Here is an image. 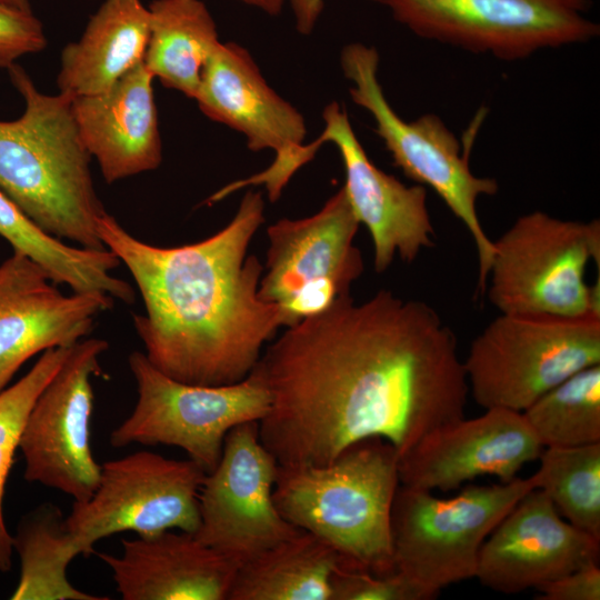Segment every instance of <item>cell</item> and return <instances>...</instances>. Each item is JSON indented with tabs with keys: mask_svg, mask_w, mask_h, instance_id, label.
I'll return each instance as SVG.
<instances>
[{
	"mask_svg": "<svg viewBox=\"0 0 600 600\" xmlns=\"http://www.w3.org/2000/svg\"><path fill=\"white\" fill-rule=\"evenodd\" d=\"M270 406L259 421L279 466H321L369 438L399 457L464 417L469 387L456 334L428 303L379 290L286 328L252 369Z\"/></svg>",
	"mask_w": 600,
	"mask_h": 600,
	"instance_id": "6da1fadb",
	"label": "cell"
},
{
	"mask_svg": "<svg viewBox=\"0 0 600 600\" xmlns=\"http://www.w3.org/2000/svg\"><path fill=\"white\" fill-rule=\"evenodd\" d=\"M263 221V197L253 190L224 228L179 247L141 241L102 216L100 239L138 287L144 313L133 316V327L160 372L190 384L239 382L283 327L279 307L258 296L263 266L247 256Z\"/></svg>",
	"mask_w": 600,
	"mask_h": 600,
	"instance_id": "7a4b0ae2",
	"label": "cell"
},
{
	"mask_svg": "<svg viewBox=\"0 0 600 600\" xmlns=\"http://www.w3.org/2000/svg\"><path fill=\"white\" fill-rule=\"evenodd\" d=\"M8 72L26 107L20 118L0 121V190L46 233L107 249L98 232L107 211L94 189L72 97L40 92L17 63Z\"/></svg>",
	"mask_w": 600,
	"mask_h": 600,
	"instance_id": "3957f363",
	"label": "cell"
},
{
	"mask_svg": "<svg viewBox=\"0 0 600 600\" xmlns=\"http://www.w3.org/2000/svg\"><path fill=\"white\" fill-rule=\"evenodd\" d=\"M399 453L382 438L359 441L321 466H279L273 501L294 527L330 546L340 564L394 572L391 509Z\"/></svg>",
	"mask_w": 600,
	"mask_h": 600,
	"instance_id": "277c9868",
	"label": "cell"
},
{
	"mask_svg": "<svg viewBox=\"0 0 600 600\" xmlns=\"http://www.w3.org/2000/svg\"><path fill=\"white\" fill-rule=\"evenodd\" d=\"M600 264V221L563 220L542 211L519 217L493 241L486 290L500 313L600 316V282L586 281Z\"/></svg>",
	"mask_w": 600,
	"mask_h": 600,
	"instance_id": "5b68a950",
	"label": "cell"
},
{
	"mask_svg": "<svg viewBox=\"0 0 600 600\" xmlns=\"http://www.w3.org/2000/svg\"><path fill=\"white\" fill-rule=\"evenodd\" d=\"M600 364V316L500 313L470 344L469 393L484 409L522 412L572 374Z\"/></svg>",
	"mask_w": 600,
	"mask_h": 600,
	"instance_id": "8992f818",
	"label": "cell"
},
{
	"mask_svg": "<svg viewBox=\"0 0 600 600\" xmlns=\"http://www.w3.org/2000/svg\"><path fill=\"white\" fill-rule=\"evenodd\" d=\"M532 489V476L469 486L448 499L399 484L391 509L394 570L429 600L452 583L476 578L483 542Z\"/></svg>",
	"mask_w": 600,
	"mask_h": 600,
	"instance_id": "52a82bcc",
	"label": "cell"
},
{
	"mask_svg": "<svg viewBox=\"0 0 600 600\" xmlns=\"http://www.w3.org/2000/svg\"><path fill=\"white\" fill-rule=\"evenodd\" d=\"M340 63L343 76L352 83L350 98L373 118L374 132L393 164L418 184L434 190L468 229L478 254V292L483 293L493 241L481 226L476 203L481 196L496 194L498 182L472 173L471 147L461 153L460 141L437 114L424 113L412 121L397 114L378 79L379 53L374 47L349 43L341 51Z\"/></svg>",
	"mask_w": 600,
	"mask_h": 600,
	"instance_id": "ba28073f",
	"label": "cell"
},
{
	"mask_svg": "<svg viewBox=\"0 0 600 600\" xmlns=\"http://www.w3.org/2000/svg\"><path fill=\"white\" fill-rule=\"evenodd\" d=\"M128 362L138 398L110 434L114 448L178 447L208 473L220 460L228 432L244 422H259L270 406L268 389L253 370L236 383L199 386L163 374L141 351H133Z\"/></svg>",
	"mask_w": 600,
	"mask_h": 600,
	"instance_id": "9c48e42d",
	"label": "cell"
},
{
	"mask_svg": "<svg viewBox=\"0 0 600 600\" xmlns=\"http://www.w3.org/2000/svg\"><path fill=\"white\" fill-rule=\"evenodd\" d=\"M416 36L516 61L600 34L591 0H368Z\"/></svg>",
	"mask_w": 600,
	"mask_h": 600,
	"instance_id": "30bf717a",
	"label": "cell"
},
{
	"mask_svg": "<svg viewBox=\"0 0 600 600\" xmlns=\"http://www.w3.org/2000/svg\"><path fill=\"white\" fill-rule=\"evenodd\" d=\"M359 226L341 188L314 214L282 218L268 227L266 273L258 296L279 307L283 328L321 313L350 294L364 267L353 244Z\"/></svg>",
	"mask_w": 600,
	"mask_h": 600,
	"instance_id": "8fae6325",
	"label": "cell"
},
{
	"mask_svg": "<svg viewBox=\"0 0 600 600\" xmlns=\"http://www.w3.org/2000/svg\"><path fill=\"white\" fill-rule=\"evenodd\" d=\"M207 472L192 460L137 451L101 464L97 489L74 501L64 527L79 554L96 553L98 540L123 531L148 537L166 530L194 533L199 492Z\"/></svg>",
	"mask_w": 600,
	"mask_h": 600,
	"instance_id": "7c38bea8",
	"label": "cell"
},
{
	"mask_svg": "<svg viewBox=\"0 0 600 600\" xmlns=\"http://www.w3.org/2000/svg\"><path fill=\"white\" fill-rule=\"evenodd\" d=\"M194 100L209 119L242 133L250 150L276 152L269 168L227 184L212 201L263 184L269 200L276 202L290 178L306 164L303 116L267 83L249 51L232 41L219 42L209 56Z\"/></svg>",
	"mask_w": 600,
	"mask_h": 600,
	"instance_id": "4fadbf2b",
	"label": "cell"
},
{
	"mask_svg": "<svg viewBox=\"0 0 600 600\" xmlns=\"http://www.w3.org/2000/svg\"><path fill=\"white\" fill-rule=\"evenodd\" d=\"M109 343L84 338L73 344L36 399L19 439L24 479L84 501L97 489L101 464L90 448L94 394L91 379Z\"/></svg>",
	"mask_w": 600,
	"mask_h": 600,
	"instance_id": "5bb4252c",
	"label": "cell"
},
{
	"mask_svg": "<svg viewBox=\"0 0 600 600\" xmlns=\"http://www.w3.org/2000/svg\"><path fill=\"white\" fill-rule=\"evenodd\" d=\"M278 467L261 443L258 421L232 428L200 488L196 538L240 567L300 531L274 504Z\"/></svg>",
	"mask_w": 600,
	"mask_h": 600,
	"instance_id": "9a60e30c",
	"label": "cell"
},
{
	"mask_svg": "<svg viewBox=\"0 0 600 600\" xmlns=\"http://www.w3.org/2000/svg\"><path fill=\"white\" fill-rule=\"evenodd\" d=\"M543 447L522 412L486 409L476 418H460L424 434L399 457L400 484L450 491L481 476L502 483L537 460Z\"/></svg>",
	"mask_w": 600,
	"mask_h": 600,
	"instance_id": "2e32d148",
	"label": "cell"
},
{
	"mask_svg": "<svg viewBox=\"0 0 600 600\" xmlns=\"http://www.w3.org/2000/svg\"><path fill=\"white\" fill-rule=\"evenodd\" d=\"M324 128L314 140L339 150L346 181L343 190L373 244V266L386 271L396 256L412 262L423 249L434 246V228L427 207L423 186H406L379 169L358 140L348 112L339 103H329L322 113Z\"/></svg>",
	"mask_w": 600,
	"mask_h": 600,
	"instance_id": "e0dca14e",
	"label": "cell"
},
{
	"mask_svg": "<svg viewBox=\"0 0 600 600\" xmlns=\"http://www.w3.org/2000/svg\"><path fill=\"white\" fill-rule=\"evenodd\" d=\"M113 302L102 293L63 294L41 266L13 251L0 263V392L33 356L87 338Z\"/></svg>",
	"mask_w": 600,
	"mask_h": 600,
	"instance_id": "ac0fdd59",
	"label": "cell"
},
{
	"mask_svg": "<svg viewBox=\"0 0 600 600\" xmlns=\"http://www.w3.org/2000/svg\"><path fill=\"white\" fill-rule=\"evenodd\" d=\"M600 540L564 520L540 489L523 496L483 542L476 578L512 594L599 562Z\"/></svg>",
	"mask_w": 600,
	"mask_h": 600,
	"instance_id": "d6986e66",
	"label": "cell"
},
{
	"mask_svg": "<svg viewBox=\"0 0 600 600\" xmlns=\"http://www.w3.org/2000/svg\"><path fill=\"white\" fill-rule=\"evenodd\" d=\"M120 557L98 552L123 600H227L238 566L191 532L121 539Z\"/></svg>",
	"mask_w": 600,
	"mask_h": 600,
	"instance_id": "ffe728a7",
	"label": "cell"
},
{
	"mask_svg": "<svg viewBox=\"0 0 600 600\" xmlns=\"http://www.w3.org/2000/svg\"><path fill=\"white\" fill-rule=\"evenodd\" d=\"M152 80L142 61L110 89L72 98L81 140L107 183L154 170L161 163Z\"/></svg>",
	"mask_w": 600,
	"mask_h": 600,
	"instance_id": "44dd1931",
	"label": "cell"
},
{
	"mask_svg": "<svg viewBox=\"0 0 600 600\" xmlns=\"http://www.w3.org/2000/svg\"><path fill=\"white\" fill-rule=\"evenodd\" d=\"M150 11L141 0H104L82 36L61 52L59 92L72 98L110 89L143 61Z\"/></svg>",
	"mask_w": 600,
	"mask_h": 600,
	"instance_id": "7402d4cb",
	"label": "cell"
},
{
	"mask_svg": "<svg viewBox=\"0 0 600 600\" xmlns=\"http://www.w3.org/2000/svg\"><path fill=\"white\" fill-rule=\"evenodd\" d=\"M338 553L300 530L240 566L227 600H330Z\"/></svg>",
	"mask_w": 600,
	"mask_h": 600,
	"instance_id": "603a6c76",
	"label": "cell"
},
{
	"mask_svg": "<svg viewBox=\"0 0 600 600\" xmlns=\"http://www.w3.org/2000/svg\"><path fill=\"white\" fill-rule=\"evenodd\" d=\"M143 64L162 86L194 99L209 56L220 42L201 0H153Z\"/></svg>",
	"mask_w": 600,
	"mask_h": 600,
	"instance_id": "cb8c5ba5",
	"label": "cell"
},
{
	"mask_svg": "<svg viewBox=\"0 0 600 600\" xmlns=\"http://www.w3.org/2000/svg\"><path fill=\"white\" fill-rule=\"evenodd\" d=\"M0 236L13 251L32 259L54 283L66 284L72 292L102 293L124 303L134 300L131 284L113 276L120 261L109 249L66 244L42 231L1 190Z\"/></svg>",
	"mask_w": 600,
	"mask_h": 600,
	"instance_id": "d4e9b609",
	"label": "cell"
},
{
	"mask_svg": "<svg viewBox=\"0 0 600 600\" xmlns=\"http://www.w3.org/2000/svg\"><path fill=\"white\" fill-rule=\"evenodd\" d=\"M13 550L20 558V577L11 599H109L83 592L69 582L67 568L79 553L58 507L46 503L26 516L13 537Z\"/></svg>",
	"mask_w": 600,
	"mask_h": 600,
	"instance_id": "484cf974",
	"label": "cell"
},
{
	"mask_svg": "<svg viewBox=\"0 0 600 600\" xmlns=\"http://www.w3.org/2000/svg\"><path fill=\"white\" fill-rule=\"evenodd\" d=\"M532 474L569 523L600 540V442L546 447Z\"/></svg>",
	"mask_w": 600,
	"mask_h": 600,
	"instance_id": "4316f807",
	"label": "cell"
},
{
	"mask_svg": "<svg viewBox=\"0 0 600 600\" xmlns=\"http://www.w3.org/2000/svg\"><path fill=\"white\" fill-rule=\"evenodd\" d=\"M522 416L543 448L600 442V364L572 374Z\"/></svg>",
	"mask_w": 600,
	"mask_h": 600,
	"instance_id": "83f0119b",
	"label": "cell"
},
{
	"mask_svg": "<svg viewBox=\"0 0 600 600\" xmlns=\"http://www.w3.org/2000/svg\"><path fill=\"white\" fill-rule=\"evenodd\" d=\"M71 347L46 350L20 380L0 392V571L2 572L10 570L13 551V537L7 529L2 511L8 474L19 449L26 419L42 389L68 357Z\"/></svg>",
	"mask_w": 600,
	"mask_h": 600,
	"instance_id": "f1b7e54d",
	"label": "cell"
},
{
	"mask_svg": "<svg viewBox=\"0 0 600 600\" xmlns=\"http://www.w3.org/2000/svg\"><path fill=\"white\" fill-rule=\"evenodd\" d=\"M330 587V600H429L418 586L397 571L379 576L339 564Z\"/></svg>",
	"mask_w": 600,
	"mask_h": 600,
	"instance_id": "f546056e",
	"label": "cell"
},
{
	"mask_svg": "<svg viewBox=\"0 0 600 600\" xmlns=\"http://www.w3.org/2000/svg\"><path fill=\"white\" fill-rule=\"evenodd\" d=\"M46 46L42 23L31 9L0 0V68L9 69L20 57Z\"/></svg>",
	"mask_w": 600,
	"mask_h": 600,
	"instance_id": "4dcf8cb0",
	"label": "cell"
},
{
	"mask_svg": "<svg viewBox=\"0 0 600 600\" xmlns=\"http://www.w3.org/2000/svg\"><path fill=\"white\" fill-rule=\"evenodd\" d=\"M539 600H600V568L590 562L539 588Z\"/></svg>",
	"mask_w": 600,
	"mask_h": 600,
	"instance_id": "1f68e13d",
	"label": "cell"
},
{
	"mask_svg": "<svg viewBox=\"0 0 600 600\" xmlns=\"http://www.w3.org/2000/svg\"><path fill=\"white\" fill-rule=\"evenodd\" d=\"M293 11L297 31L310 34L324 7V0H289Z\"/></svg>",
	"mask_w": 600,
	"mask_h": 600,
	"instance_id": "d6a6232c",
	"label": "cell"
},
{
	"mask_svg": "<svg viewBox=\"0 0 600 600\" xmlns=\"http://www.w3.org/2000/svg\"><path fill=\"white\" fill-rule=\"evenodd\" d=\"M243 4L257 8L269 16L281 13L284 3L289 0H236Z\"/></svg>",
	"mask_w": 600,
	"mask_h": 600,
	"instance_id": "836d02e7",
	"label": "cell"
},
{
	"mask_svg": "<svg viewBox=\"0 0 600 600\" xmlns=\"http://www.w3.org/2000/svg\"><path fill=\"white\" fill-rule=\"evenodd\" d=\"M19 7H22V8H26V9H31L30 8V2L29 0H8Z\"/></svg>",
	"mask_w": 600,
	"mask_h": 600,
	"instance_id": "e575fe53",
	"label": "cell"
}]
</instances>
